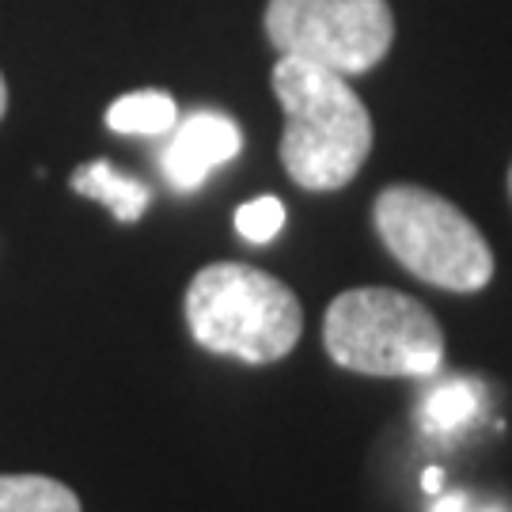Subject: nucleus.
<instances>
[{"label":"nucleus","instance_id":"f257e3e1","mask_svg":"<svg viewBox=\"0 0 512 512\" xmlns=\"http://www.w3.org/2000/svg\"><path fill=\"white\" fill-rule=\"evenodd\" d=\"M274 92L285 110L281 164L289 179L315 194L353 183L372 152V118L346 76L281 57Z\"/></svg>","mask_w":512,"mask_h":512},{"label":"nucleus","instance_id":"f03ea898","mask_svg":"<svg viewBox=\"0 0 512 512\" xmlns=\"http://www.w3.org/2000/svg\"><path fill=\"white\" fill-rule=\"evenodd\" d=\"M186 327L194 342L247 365H274L289 357L304 334L296 293L243 262H213L186 289Z\"/></svg>","mask_w":512,"mask_h":512},{"label":"nucleus","instance_id":"7ed1b4c3","mask_svg":"<svg viewBox=\"0 0 512 512\" xmlns=\"http://www.w3.org/2000/svg\"><path fill=\"white\" fill-rule=\"evenodd\" d=\"M323 349L346 372L425 380L444 361V330L414 296L365 285L330 300Z\"/></svg>","mask_w":512,"mask_h":512},{"label":"nucleus","instance_id":"20e7f679","mask_svg":"<svg viewBox=\"0 0 512 512\" xmlns=\"http://www.w3.org/2000/svg\"><path fill=\"white\" fill-rule=\"evenodd\" d=\"M372 224L391 258L433 289L482 293L494 277V251L475 220L425 186L380 190Z\"/></svg>","mask_w":512,"mask_h":512},{"label":"nucleus","instance_id":"39448f33","mask_svg":"<svg viewBox=\"0 0 512 512\" xmlns=\"http://www.w3.org/2000/svg\"><path fill=\"white\" fill-rule=\"evenodd\" d=\"M266 35L281 57L361 76L391 50L395 16L387 0H270Z\"/></svg>","mask_w":512,"mask_h":512},{"label":"nucleus","instance_id":"423d86ee","mask_svg":"<svg viewBox=\"0 0 512 512\" xmlns=\"http://www.w3.org/2000/svg\"><path fill=\"white\" fill-rule=\"evenodd\" d=\"M239 148H243V133L228 114L194 110L190 118L175 122L171 145L164 148L160 164L175 190H198L217 167L236 160Z\"/></svg>","mask_w":512,"mask_h":512},{"label":"nucleus","instance_id":"0eeeda50","mask_svg":"<svg viewBox=\"0 0 512 512\" xmlns=\"http://www.w3.org/2000/svg\"><path fill=\"white\" fill-rule=\"evenodd\" d=\"M73 190L80 198H92V202L107 205L114 217L122 224H133V220L145 217L148 202H152V190H148L141 179H133L126 171H118L107 160H92V164L76 167L73 171Z\"/></svg>","mask_w":512,"mask_h":512},{"label":"nucleus","instance_id":"6e6552de","mask_svg":"<svg viewBox=\"0 0 512 512\" xmlns=\"http://www.w3.org/2000/svg\"><path fill=\"white\" fill-rule=\"evenodd\" d=\"M175 122H179V107L167 92H129L107 110V126L129 137L171 133Z\"/></svg>","mask_w":512,"mask_h":512},{"label":"nucleus","instance_id":"1a4fd4ad","mask_svg":"<svg viewBox=\"0 0 512 512\" xmlns=\"http://www.w3.org/2000/svg\"><path fill=\"white\" fill-rule=\"evenodd\" d=\"M0 512H84L80 497L46 475H0Z\"/></svg>","mask_w":512,"mask_h":512},{"label":"nucleus","instance_id":"9d476101","mask_svg":"<svg viewBox=\"0 0 512 512\" xmlns=\"http://www.w3.org/2000/svg\"><path fill=\"white\" fill-rule=\"evenodd\" d=\"M478 406H482V384L478 380H444L425 395L418 414L433 433H448V429H459V425L475 418Z\"/></svg>","mask_w":512,"mask_h":512},{"label":"nucleus","instance_id":"9b49d317","mask_svg":"<svg viewBox=\"0 0 512 512\" xmlns=\"http://www.w3.org/2000/svg\"><path fill=\"white\" fill-rule=\"evenodd\" d=\"M281 228H285V205L270 198V194L236 209V232L247 243H270Z\"/></svg>","mask_w":512,"mask_h":512},{"label":"nucleus","instance_id":"f8f14e48","mask_svg":"<svg viewBox=\"0 0 512 512\" xmlns=\"http://www.w3.org/2000/svg\"><path fill=\"white\" fill-rule=\"evenodd\" d=\"M440 486H444V471L440 467H425L421 471V490L425 494H440Z\"/></svg>","mask_w":512,"mask_h":512},{"label":"nucleus","instance_id":"ddd939ff","mask_svg":"<svg viewBox=\"0 0 512 512\" xmlns=\"http://www.w3.org/2000/svg\"><path fill=\"white\" fill-rule=\"evenodd\" d=\"M463 509H467V497L463 494H448L433 505V512H463Z\"/></svg>","mask_w":512,"mask_h":512},{"label":"nucleus","instance_id":"4468645a","mask_svg":"<svg viewBox=\"0 0 512 512\" xmlns=\"http://www.w3.org/2000/svg\"><path fill=\"white\" fill-rule=\"evenodd\" d=\"M4 110H8V88H4V76H0V118H4Z\"/></svg>","mask_w":512,"mask_h":512},{"label":"nucleus","instance_id":"2eb2a0df","mask_svg":"<svg viewBox=\"0 0 512 512\" xmlns=\"http://www.w3.org/2000/svg\"><path fill=\"white\" fill-rule=\"evenodd\" d=\"M509 198H512V167H509Z\"/></svg>","mask_w":512,"mask_h":512},{"label":"nucleus","instance_id":"dca6fc26","mask_svg":"<svg viewBox=\"0 0 512 512\" xmlns=\"http://www.w3.org/2000/svg\"><path fill=\"white\" fill-rule=\"evenodd\" d=\"M482 512H501V509H482Z\"/></svg>","mask_w":512,"mask_h":512}]
</instances>
